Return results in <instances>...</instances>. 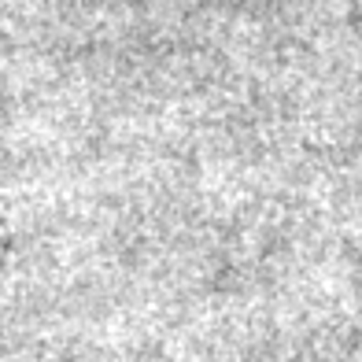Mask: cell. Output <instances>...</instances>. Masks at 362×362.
Wrapping results in <instances>:
<instances>
[{
	"mask_svg": "<svg viewBox=\"0 0 362 362\" xmlns=\"http://www.w3.org/2000/svg\"><path fill=\"white\" fill-rule=\"evenodd\" d=\"M0 277H4V233H0Z\"/></svg>",
	"mask_w": 362,
	"mask_h": 362,
	"instance_id": "1",
	"label": "cell"
}]
</instances>
